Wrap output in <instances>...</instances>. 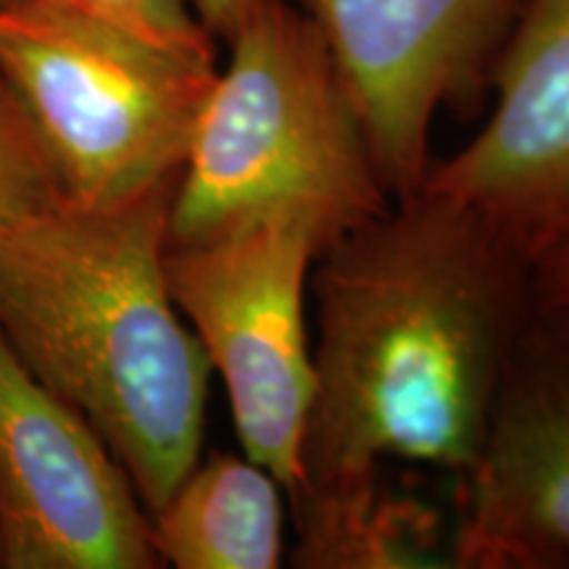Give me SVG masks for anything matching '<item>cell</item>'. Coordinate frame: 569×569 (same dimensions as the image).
Wrapping results in <instances>:
<instances>
[{"label": "cell", "instance_id": "7c38bea8", "mask_svg": "<svg viewBox=\"0 0 569 569\" xmlns=\"http://www.w3.org/2000/svg\"><path fill=\"white\" fill-rule=\"evenodd\" d=\"M63 203L30 119L0 80V238Z\"/></svg>", "mask_w": 569, "mask_h": 569}, {"label": "cell", "instance_id": "7a4b0ae2", "mask_svg": "<svg viewBox=\"0 0 569 569\" xmlns=\"http://www.w3.org/2000/svg\"><path fill=\"white\" fill-rule=\"evenodd\" d=\"M174 182L0 238V336L96 427L148 517L201 459L213 372L169 290Z\"/></svg>", "mask_w": 569, "mask_h": 569}, {"label": "cell", "instance_id": "ba28073f", "mask_svg": "<svg viewBox=\"0 0 569 569\" xmlns=\"http://www.w3.org/2000/svg\"><path fill=\"white\" fill-rule=\"evenodd\" d=\"M496 103L422 188L536 261L569 240V0H522L490 74Z\"/></svg>", "mask_w": 569, "mask_h": 569}, {"label": "cell", "instance_id": "4fadbf2b", "mask_svg": "<svg viewBox=\"0 0 569 569\" xmlns=\"http://www.w3.org/2000/svg\"><path fill=\"white\" fill-rule=\"evenodd\" d=\"M3 3L67 6L174 51L217 59V40L206 32L188 0H0Z\"/></svg>", "mask_w": 569, "mask_h": 569}, {"label": "cell", "instance_id": "5bb4252c", "mask_svg": "<svg viewBox=\"0 0 569 569\" xmlns=\"http://www.w3.org/2000/svg\"><path fill=\"white\" fill-rule=\"evenodd\" d=\"M532 315L569 327V240L530 264Z\"/></svg>", "mask_w": 569, "mask_h": 569}, {"label": "cell", "instance_id": "5b68a950", "mask_svg": "<svg viewBox=\"0 0 569 569\" xmlns=\"http://www.w3.org/2000/svg\"><path fill=\"white\" fill-rule=\"evenodd\" d=\"M340 227L311 206H282L198 243L167 246L177 309L222 377L248 459L280 480L301 478V446L315 396L306 288Z\"/></svg>", "mask_w": 569, "mask_h": 569}, {"label": "cell", "instance_id": "9a60e30c", "mask_svg": "<svg viewBox=\"0 0 569 569\" xmlns=\"http://www.w3.org/2000/svg\"><path fill=\"white\" fill-rule=\"evenodd\" d=\"M198 21L213 40H230L243 21L259 9L261 0H188Z\"/></svg>", "mask_w": 569, "mask_h": 569}, {"label": "cell", "instance_id": "9c48e42d", "mask_svg": "<svg viewBox=\"0 0 569 569\" xmlns=\"http://www.w3.org/2000/svg\"><path fill=\"white\" fill-rule=\"evenodd\" d=\"M459 507L453 567L569 569V327L532 315Z\"/></svg>", "mask_w": 569, "mask_h": 569}, {"label": "cell", "instance_id": "8fae6325", "mask_svg": "<svg viewBox=\"0 0 569 569\" xmlns=\"http://www.w3.org/2000/svg\"><path fill=\"white\" fill-rule=\"evenodd\" d=\"M296 525L290 559L303 569L453 567L438 511L398 496L382 478L301 496L288 503Z\"/></svg>", "mask_w": 569, "mask_h": 569}, {"label": "cell", "instance_id": "277c9868", "mask_svg": "<svg viewBox=\"0 0 569 569\" xmlns=\"http://www.w3.org/2000/svg\"><path fill=\"white\" fill-rule=\"evenodd\" d=\"M217 71V59L67 6H0V80L69 206L106 209L174 182Z\"/></svg>", "mask_w": 569, "mask_h": 569}, {"label": "cell", "instance_id": "52a82bcc", "mask_svg": "<svg viewBox=\"0 0 569 569\" xmlns=\"http://www.w3.org/2000/svg\"><path fill=\"white\" fill-rule=\"evenodd\" d=\"M0 567L156 569L122 461L0 336Z\"/></svg>", "mask_w": 569, "mask_h": 569}, {"label": "cell", "instance_id": "3957f363", "mask_svg": "<svg viewBox=\"0 0 569 569\" xmlns=\"http://www.w3.org/2000/svg\"><path fill=\"white\" fill-rule=\"evenodd\" d=\"M169 201L167 246L282 206L348 232L393 203L338 61L303 9L261 0L227 40Z\"/></svg>", "mask_w": 569, "mask_h": 569}, {"label": "cell", "instance_id": "30bf717a", "mask_svg": "<svg viewBox=\"0 0 569 569\" xmlns=\"http://www.w3.org/2000/svg\"><path fill=\"white\" fill-rule=\"evenodd\" d=\"M284 488L234 453L198 459L151 517L161 567L277 569L284 561Z\"/></svg>", "mask_w": 569, "mask_h": 569}, {"label": "cell", "instance_id": "6da1fadb", "mask_svg": "<svg viewBox=\"0 0 569 569\" xmlns=\"http://www.w3.org/2000/svg\"><path fill=\"white\" fill-rule=\"evenodd\" d=\"M309 284L315 396L288 503L372 482L388 461L465 480L532 319L530 261L422 188L332 240Z\"/></svg>", "mask_w": 569, "mask_h": 569}, {"label": "cell", "instance_id": "8992f818", "mask_svg": "<svg viewBox=\"0 0 569 569\" xmlns=\"http://www.w3.org/2000/svg\"><path fill=\"white\" fill-rule=\"evenodd\" d=\"M338 61L393 201L422 190L440 109H472L522 0H301Z\"/></svg>", "mask_w": 569, "mask_h": 569}]
</instances>
